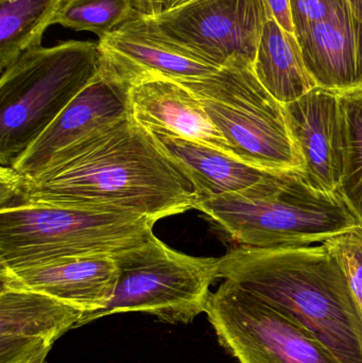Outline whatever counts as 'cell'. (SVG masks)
<instances>
[{
  "label": "cell",
  "mask_w": 362,
  "mask_h": 363,
  "mask_svg": "<svg viewBox=\"0 0 362 363\" xmlns=\"http://www.w3.org/2000/svg\"><path fill=\"white\" fill-rule=\"evenodd\" d=\"M193 209L254 247L323 243L362 225L340 191L316 189L301 172H268L250 187L197 199Z\"/></svg>",
  "instance_id": "3"
},
{
  "label": "cell",
  "mask_w": 362,
  "mask_h": 363,
  "mask_svg": "<svg viewBox=\"0 0 362 363\" xmlns=\"http://www.w3.org/2000/svg\"><path fill=\"white\" fill-rule=\"evenodd\" d=\"M271 16L266 0H191L155 16L136 11L128 21L176 50L221 68L253 66Z\"/></svg>",
  "instance_id": "8"
},
{
  "label": "cell",
  "mask_w": 362,
  "mask_h": 363,
  "mask_svg": "<svg viewBox=\"0 0 362 363\" xmlns=\"http://www.w3.org/2000/svg\"><path fill=\"white\" fill-rule=\"evenodd\" d=\"M117 281L118 267L114 256L110 255L0 271V287L45 294L84 313L106 308L114 296Z\"/></svg>",
  "instance_id": "12"
},
{
  "label": "cell",
  "mask_w": 362,
  "mask_h": 363,
  "mask_svg": "<svg viewBox=\"0 0 362 363\" xmlns=\"http://www.w3.org/2000/svg\"><path fill=\"white\" fill-rule=\"evenodd\" d=\"M346 121L344 169L339 191L362 223V91L342 95Z\"/></svg>",
  "instance_id": "21"
},
{
  "label": "cell",
  "mask_w": 362,
  "mask_h": 363,
  "mask_svg": "<svg viewBox=\"0 0 362 363\" xmlns=\"http://www.w3.org/2000/svg\"><path fill=\"white\" fill-rule=\"evenodd\" d=\"M176 81L199 98L236 159L265 172H304L284 104L259 82L253 66L231 64L203 78Z\"/></svg>",
  "instance_id": "6"
},
{
  "label": "cell",
  "mask_w": 362,
  "mask_h": 363,
  "mask_svg": "<svg viewBox=\"0 0 362 363\" xmlns=\"http://www.w3.org/2000/svg\"><path fill=\"white\" fill-rule=\"evenodd\" d=\"M118 281L106 308L83 313L76 328L106 315L144 313L169 324L191 323L205 313L210 286L219 279V258L176 251L154 234L114 255Z\"/></svg>",
  "instance_id": "7"
},
{
  "label": "cell",
  "mask_w": 362,
  "mask_h": 363,
  "mask_svg": "<svg viewBox=\"0 0 362 363\" xmlns=\"http://www.w3.org/2000/svg\"><path fill=\"white\" fill-rule=\"evenodd\" d=\"M47 363V362H46Z\"/></svg>",
  "instance_id": "29"
},
{
  "label": "cell",
  "mask_w": 362,
  "mask_h": 363,
  "mask_svg": "<svg viewBox=\"0 0 362 363\" xmlns=\"http://www.w3.org/2000/svg\"><path fill=\"white\" fill-rule=\"evenodd\" d=\"M51 349H52V347H45V349L40 350V352L34 354L32 357H30L29 359L26 360V362L23 363H46L47 356H48Z\"/></svg>",
  "instance_id": "26"
},
{
  "label": "cell",
  "mask_w": 362,
  "mask_h": 363,
  "mask_svg": "<svg viewBox=\"0 0 362 363\" xmlns=\"http://www.w3.org/2000/svg\"><path fill=\"white\" fill-rule=\"evenodd\" d=\"M291 138L303 160L304 177L322 191H339L344 169L346 121L340 94L315 87L284 104Z\"/></svg>",
  "instance_id": "10"
},
{
  "label": "cell",
  "mask_w": 362,
  "mask_h": 363,
  "mask_svg": "<svg viewBox=\"0 0 362 363\" xmlns=\"http://www.w3.org/2000/svg\"><path fill=\"white\" fill-rule=\"evenodd\" d=\"M168 0H135V9L140 14L155 16L166 10Z\"/></svg>",
  "instance_id": "25"
},
{
  "label": "cell",
  "mask_w": 362,
  "mask_h": 363,
  "mask_svg": "<svg viewBox=\"0 0 362 363\" xmlns=\"http://www.w3.org/2000/svg\"><path fill=\"white\" fill-rule=\"evenodd\" d=\"M98 74L97 44L81 40L29 49L1 72L0 167H12Z\"/></svg>",
  "instance_id": "5"
},
{
  "label": "cell",
  "mask_w": 362,
  "mask_h": 363,
  "mask_svg": "<svg viewBox=\"0 0 362 363\" xmlns=\"http://www.w3.org/2000/svg\"><path fill=\"white\" fill-rule=\"evenodd\" d=\"M135 12V0H64L53 25L101 38L127 23Z\"/></svg>",
  "instance_id": "20"
},
{
  "label": "cell",
  "mask_w": 362,
  "mask_h": 363,
  "mask_svg": "<svg viewBox=\"0 0 362 363\" xmlns=\"http://www.w3.org/2000/svg\"><path fill=\"white\" fill-rule=\"evenodd\" d=\"M348 1L351 8H352L353 12L362 21V0H348Z\"/></svg>",
  "instance_id": "27"
},
{
  "label": "cell",
  "mask_w": 362,
  "mask_h": 363,
  "mask_svg": "<svg viewBox=\"0 0 362 363\" xmlns=\"http://www.w3.org/2000/svg\"><path fill=\"white\" fill-rule=\"evenodd\" d=\"M195 187L129 112L57 152L35 176L0 167V207L45 204L130 211L159 221L195 208Z\"/></svg>",
  "instance_id": "1"
},
{
  "label": "cell",
  "mask_w": 362,
  "mask_h": 363,
  "mask_svg": "<svg viewBox=\"0 0 362 363\" xmlns=\"http://www.w3.org/2000/svg\"><path fill=\"white\" fill-rule=\"evenodd\" d=\"M295 36L317 87L340 95L362 91V21L350 4Z\"/></svg>",
  "instance_id": "14"
},
{
  "label": "cell",
  "mask_w": 362,
  "mask_h": 363,
  "mask_svg": "<svg viewBox=\"0 0 362 363\" xmlns=\"http://www.w3.org/2000/svg\"><path fill=\"white\" fill-rule=\"evenodd\" d=\"M205 313L239 363H342L301 322L233 281L210 292Z\"/></svg>",
  "instance_id": "9"
},
{
  "label": "cell",
  "mask_w": 362,
  "mask_h": 363,
  "mask_svg": "<svg viewBox=\"0 0 362 363\" xmlns=\"http://www.w3.org/2000/svg\"><path fill=\"white\" fill-rule=\"evenodd\" d=\"M99 74L121 91L152 79L191 80L219 68L188 57L127 21L99 38Z\"/></svg>",
  "instance_id": "11"
},
{
  "label": "cell",
  "mask_w": 362,
  "mask_h": 363,
  "mask_svg": "<svg viewBox=\"0 0 362 363\" xmlns=\"http://www.w3.org/2000/svg\"><path fill=\"white\" fill-rule=\"evenodd\" d=\"M153 133L191 182L197 199L244 189L268 172L208 145L171 134Z\"/></svg>",
  "instance_id": "17"
},
{
  "label": "cell",
  "mask_w": 362,
  "mask_h": 363,
  "mask_svg": "<svg viewBox=\"0 0 362 363\" xmlns=\"http://www.w3.org/2000/svg\"><path fill=\"white\" fill-rule=\"evenodd\" d=\"M291 18L295 34L312 23L324 21L342 6L348 0H289Z\"/></svg>",
  "instance_id": "23"
},
{
  "label": "cell",
  "mask_w": 362,
  "mask_h": 363,
  "mask_svg": "<svg viewBox=\"0 0 362 363\" xmlns=\"http://www.w3.org/2000/svg\"><path fill=\"white\" fill-rule=\"evenodd\" d=\"M127 113V94L98 74L10 168L19 178H31L57 152Z\"/></svg>",
  "instance_id": "16"
},
{
  "label": "cell",
  "mask_w": 362,
  "mask_h": 363,
  "mask_svg": "<svg viewBox=\"0 0 362 363\" xmlns=\"http://www.w3.org/2000/svg\"><path fill=\"white\" fill-rule=\"evenodd\" d=\"M83 313L45 294L0 287V363H23L52 347Z\"/></svg>",
  "instance_id": "13"
},
{
  "label": "cell",
  "mask_w": 362,
  "mask_h": 363,
  "mask_svg": "<svg viewBox=\"0 0 362 363\" xmlns=\"http://www.w3.org/2000/svg\"><path fill=\"white\" fill-rule=\"evenodd\" d=\"M237 284L301 322L342 363H362V318L346 273L324 245H240L219 258Z\"/></svg>",
  "instance_id": "2"
},
{
  "label": "cell",
  "mask_w": 362,
  "mask_h": 363,
  "mask_svg": "<svg viewBox=\"0 0 362 363\" xmlns=\"http://www.w3.org/2000/svg\"><path fill=\"white\" fill-rule=\"evenodd\" d=\"M127 106L150 131L202 143L235 157L199 98L179 81L161 78L138 83L128 91Z\"/></svg>",
  "instance_id": "15"
},
{
  "label": "cell",
  "mask_w": 362,
  "mask_h": 363,
  "mask_svg": "<svg viewBox=\"0 0 362 363\" xmlns=\"http://www.w3.org/2000/svg\"><path fill=\"white\" fill-rule=\"evenodd\" d=\"M155 220L130 211L45 204L0 207V271L89 256H114L142 245Z\"/></svg>",
  "instance_id": "4"
},
{
  "label": "cell",
  "mask_w": 362,
  "mask_h": 363,
  "mask_svg": "<svg viewBox=\"0 0 362 363\" xmlns=\"http://www.w3.org/2000/svg\"><path fill=\"white\" fill-rule=\"evenodd\" d=\"M268 8L270 9L272 17L291 33H295L293 18H291L290 4L289 0H266Z\"/></svg>",
  "instance_id": "24"
},
{
  "label": "cell",
  "mask_w": 362,
  "mask_h": 363,
  "mask_svg": "<svg viewBox=\"0 0 362 363\" xmlns=\"http://www.w3.org/2000/svg\"><path fill=\"white\" fill-rule=\"evenodd\" d=\"M64 0H0V70L42 38Z\"/></svg>",
  "instance_id": "19"
},
{
  "label": "cell",
  "mask_w": 362,
  "mask_h": 363,
  "mask_svg": "<svg viewBox=\"0 0 362 363\" xmlns=\"http://www.w3.org/2000/svg\"><path fill=\"white\" fill-rule=\"evenodd\" d=\"M188 1H191V0H168L166 10H167V9L174 8V6H181V4H186V2Z\"/></svg>",
  "instance_id": "28"
},
{
  "label": "cell",
  "mask_w": 362,
  "mask_h": 363,
  "mask_svg": "<svg viewBox=\"0 0 362 363\" xmlns=\"http://www.w3.org/2000/svg\"><path fill=\"white\" fill-rule=\"evenodd\" d=\"M323 245L346 273L362 318V225L332 237Z\"/></svg>",
  "instance_id": "22"
},
{
  "label": "cell",
  "mask_w": 362,
  "mask_h": 363,
  "mask_svg": "<svg viewBox=\"0 0 362 363\" xmlns=\"http://www.w3.org/2000/svg\"><path fill=\"white\" fill-rule=\"evenodd\" d=\"M253 70L263 86L282 104L295 101L317 87L304 63L297 36L272 16L264 26Z\"/></svg>",
  "instance_id": "18"
}]
</instances>
